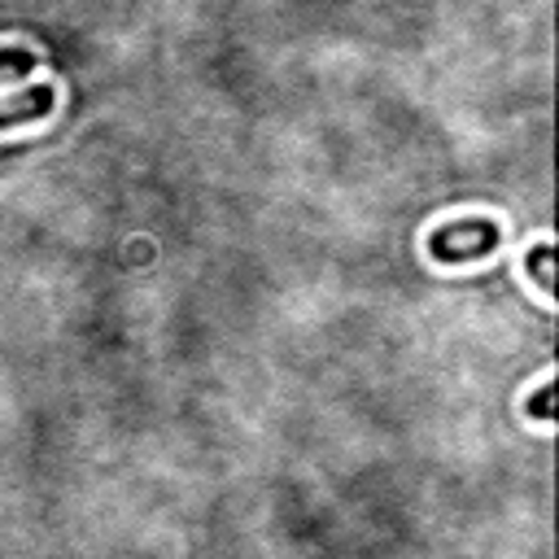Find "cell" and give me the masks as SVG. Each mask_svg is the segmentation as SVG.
Returning a JSON list of instances; mask_svg holds the SVG:
<instances>
[{
  "label": "cell",
  "mask_w": 559,
  "mask_h": 559,
  "mask_svg": "<svg viewBox=\"0 0 559 559\" xmlns=\"http://www.w3.org/2000/svg\"><path fill=\"white\" fill-rule=\"evenodd\" d=\"M533 411H537L542 419H550V384H546V389L537 393V402H533Z\"/></svg>",
  "instance_id": "obj_5"
},
{
  "label": "cell",
  "mask_w": 559,
  "mask_h": 559,
  "mask_svg": "<svg viewBox=\"0 0 559 559\" xmlns=\"http://www.w3.org/2000/svg\"><path fill=\"white\" fill-rule=\"evenodd\" d=\"M498 245V227L493 223H459V227H441L432 236V258L454 262V258H480Z\"/></svg>",
  "instance_id": "obj_1"
},
{
  "label": "cell",
  "mask_w": 559,
  "mask_h": 559,
  "mask_svg": "<svg viewBox=\"0 0 559 559\" xmlns=\"http://www.w3.org/2000/svg\"><path fill=\"white\" fill-rule=\"evenodd\" d=\"M533 271H537V284H542V288L555 284V280H550V245H542V249L533 253Z\"/></svg>",
  "instance_id": "obj_4"
},
{
  "label": "cell",
  "mask_w": 559,
  "mask_h": 559,
  "mask_svg": "<svg viewBox=\"0 0 559 559\" xmlns=\"http://www.w3.org/2000/svg\"><path fill=\"white\" fill-rule=\"evenodd\" d=\"M35 70V57L26 48H4L0 52V79H22Z\"/></svg>",
  "instance_id": "obj_3"
},
{
  "label": "cell",
  "mask_w": 559,
  "mask_h": 559,
  "mask_svg": "<svg viewBox=\"0 0 559 559\" xmlns=\"http://www.w3.org/2000/svg\"><path fill=\"white\" fill-rule=\"evenodd\" d=\"M48 105H52V92H48V87H35V92H26V96L0 100V127L22 122V118H39V114H48Z\"/></svg>",
  "instance_id": "obj_2"
}]
</instances>
